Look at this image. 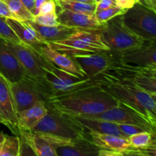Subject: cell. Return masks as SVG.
Returning a JSON list of instances; mask_svg holds the SVG:
<instances>
[{
  "instance_id": "obj_1",
  "label": "cell",
  "mask_w": 156,
  "mask_h": 156,
  "mask_svg": "<svg viewBox=\"0 0 156 156\" xmlns=\"http://www.w3.org/2000/svg\"><path fill=\"white\" fill-rule=\"evenodd\" d=\"M117 104L118 101L112 94L94 82L46 102L48 108L61 114L70 116L99 114L117 106Z\"/></svg>"
},
{
  "instance_id": "obj_2",
  "label": "cell",
  "mask_w": 156,
  "mask_h": 156,
  "mask_svg": "<svg viewBox=\"0 0 156 156\" xmlns=\"http://www.w3.org/2000/svg\"><path fill=\"white\" fill-rule=\"evenodd\" d=\"M31 131L41 135L57 148L72 146L80 140H88L86 130L66 115L50 108H48L47 114Z\"/></svg>"
},
{
  "instance_id": "obj_3",
  "label": "cell",
  "mask_w": 156,
  "mask_h": 156,
  "mask_svg": "<svg viewBox=\"0 0 156 156\" xmlns=\"http://www.w3.org/2000/svg\"><path fill=\"white\" fill-rule=\"evenodd\" d=\"M123 102L146 116L156 124V94L148 93L132 83L107 82L97 84Z\"/></svg>"
},
{
  "instance_id": "obj_4",
  "label": "cell",
  "mask_w": 156,
  "mask_h": 156,
  "mask_svg": "<svg viewBox=\"0 0 156 156\" xmlns=\"http://www.w3.org/2000/svg\"><path fill=\"white\" fill-rule=\"evenodd\" d=\"M93 82L94 81L89 78L81 79L57 68L49 62L45 67L44 78L38 82V85L46 103L53 98L73 92Z\"/></svg>"
},
{
  "instance_id": "obj_5",
  "label": "cell",
  "mask_w": 156,
  "mask_h": 156,
  "mask_svg": "<svg viewBox=\"0 0 156 156\" xmlns=\"http://www.w3.org/2000/svg\"><path fill=\"white\" fill-rule=\"evenodd\" d=\"M48 44L54 50L69 56L86 53H105L110 50L102 41L98 30L77 29L68 37L61 41L49 42Z\"/></svg>"
},
{
  "instance_id": "obj_6",
  "label": "cell",
  "mask_w": 156,
  "mask_h": 156,
  "mask_svg": "<svg viewBox=\"0 0 156 156\" xmlns=\"http://www.w3.org/2000/svg\"><path fill=\"white\" fill-rule=\"evenodd\" d=\"M100 34L102 41L110 50L117 53L141 47L146 41L125 25L123 15H117L107 21L100 30Z\"/></svg>"
},
{
  "instance_id": "obj_7",
  "label": "cell",
  "mask_w": 156,
  "mask_h": 156,
  "mask_svg": "<svg viewBox=\"0 0 156 156\" xmlns=\"http://www.w3.org/2000/svg\"><path fill=\"white\" fill-rule=\"evenodd\" d=\"M125 25L146 41H156V12L137 2L123 14Z\"/></svg>"
},
{
  "instance_id": "obj_8",
  "label": "cell",
  "mask_w": 156,
  "mask_h": 156,
  "mask_svg": "<svg viewBox=\"0 0 156 156\" xmlns=\"http://www.w3.org/2000/svg\"><path fill=\"white\" fill-rule=\"evenodd\" d=\"M88 140L101 149L99 156H144L143 149L133 147L128 139L112 134L87 131Z\"/></svg>"
},
{
  "instance_id": "obj_9",
  "label": "cell",
  "mask_w": 156,
  "mask_h": 156,
  "mask_svg": "<svg viewBox=\"0 0 156 156\" xmlns=\"http://www.w3.org/2000/svg\"><path fill=\"white\" fill-rule=\"evenodd\" d=\"M82 117L105 120L117 124L138 125L148 128L152 131H156V124H154L149 119L138 111L121 101H118L117 106L101 113Z\"/></svg>"
},
{
  "instance_id": "obj_10",
  "label": "cell",
  "mask_w": 156,
  "mask_h": 156,
  "mask_svg": "<svg viewBox=\"0 0 156 156\" xmlns=\"http://www.w3.org/2000/svg\"><path fill=\"white\" fill-rule=\"evenodd\" d=\"M5 43L21 64L26 75L38 82L42 81L48 61L39 52L24 44H12L7 41Z\"/></svg>"
},
{
  "instance_id": "obj_11",
  "label": "cell",
  "mask_w": 156,
  "mask_h": 156,
  "mask_svg": "<svg viewBox=\"0 0 156 156\" xmlns=\"http://www.w3.org/2000/svg\"><path fill=\"white\" fill-rule=\"evenodd\" d=\"M7 83L13 98L16 113L30 108L39 101L45 102L38 82L28 76L16 82L7 81Z\"/></svg>"
},
{
  "instance_id": "obj_12",
  "label": "cell",
  "mask_w": 156,
  "mask_h": 156,
  "mask_svg": "<svg viewBox=\"0 0 156 156\" xmlns=\"http://www.w3.org/2000/svg\"><path fill=\"white\" fill-rule=\"evenodd\" d=\"M122 63L136 67L156 69V41H146L141 47L117 53Z\"/></svg>"
},
{
  "instance_id": "obj_13",
  "label": "cell",
  "mask_w": 156,
  "mask_h": 156,
  "mask_svg": "<svg viewBox=\"0 0 156 156\" xmlns=\"http://www.w3.org/2000/svg\"><path fill=\"white\" fill-rule=\"evenodd\" d=\"M71 57L91 79L105 71L117 59L116 53L111 50L105 53L74 55Z\"/></svg>"
},
{
  "instance_id": "obj_14",
  "label": "cell",
  "mask_w": 156,
  "mask_h": 156,
  "mask_svg": "<svg viewBox=\"0 0 156 156\" xmlns=\"http://www.w3.org/2000/svg\"><path fill=\"white\" fill-rule=\"evenodd\" d=\"M0 117L1 123L9 130L19 136L20 131L17 121V113L15 104L8 85L7 81L0 75Z\"/></svg>"
},
{
  "instance_id": "obj_15",
  "label": "cell",
  "mask_w": 156,
  "mask_h": 156,
  "mask_svg": "<svg viewBox=\"0 0 156 156\" xmlns=\"http://www.w3.org/2000/svg\"><path fill=\"white\" fill-rule=\"evenodd\" d=\"M56 18L59 24L76 29H90L100 30L104 25L96 19L94 14L76 12L56 8Z\"/></svg>"
},
{
  "instance_id": "obj_16",
  "label": "cell",
  "mask_w": 156,
  "mask_h": 156,
  "mask_svg": "<svg viewBox=\"0 0 156 156\" xmlns=\"http://www.w3.org/2000/svg\"><path fill=\"white\" fill-rule=\"evenodd\" d=\"M39 53L47 61L57 68L71 73L81 79L88 78L85 73L81 69L80 67L71 56L54 50L49 45L48 43H45L41 46Z\"/></svg>"
},
{
  "instance_id": "obj_17",
  "label": "cell",
  "mask_w": 156,
  "mask_h": 156,
  "mask_svg": "<svg viewBox=\"0 0 156 156\" xmlns=\"http://www.w3.org/2000/svg\"><path fill=\"white\" fill-rule=\"evenodd\" d=\"M0 75L9 82H16L26 75L17 58L6 45L5 41L0 38Z\"/></svg>"
},
{
  "instance_id": "obj_18",
  "label": "cell",
  "mask_w": 156,
  "mask_h": 156,
  "mask_svg": "<svg viewBox=\"0 0 156 156\" xmlns=\"http://www.w3.org/2000/svg\"><path fill=\"white\" fill-rule=\"evenodd\" d=\"M5 20L14 33L19 38L21 44L39 52L41 46L47 43L26 21H19L10 18H6Z\"/></svg>"
},
{
  "instance_id": "obj_19",
  "label": "cell",
  "mask_w": 156,
  "mask_h": 156,
  "mask_svg": "<svg viewBox=\"0 0 156 156\" xmlns=\"http://www.w3.org/2000/svg\"><path fill=\"white\" fill-rule=\"evenodd\" d=\"M48 111L44 101L36 102L30 108L17 113V121L19 131L32 130Z\"/></svg>"
},
{
  "instance_id": "obj_20",
  "label": "cell",
  "mask_w": 156,
  "mask_h": 156,
  "mask_svg": "<svg viewBox=\"0 0 156 156\" xmlns=\"http://www.w3.org/2000/svg\"><path fill=\"white\" fill-rule=\"evenodd\" d=\"M20 139L37 156H58L56 147L41 135L31 130L20 131Z\"/></svg>"
},
{
  "instance_id": "obj_21",
  "label": "cell",
  "mask_w": 156,
  "mask_h": 156,
  "mask_svg": "<svg viewBox=\"0 0 156 156\" xmlns=\"http://www.w3.org/2000/svg\"><path fill=\"white\" fill-rule=\"evenodd\" d=\"M66 116L73 120L75 123L83 128L85 130L92 131V132L100 133L112 134V135L120 136L126 138L121 133L120 129H119L118 125L117 123L98 120V119L88 118V117H82V116Z\"/></svg>"
},
{
  "instance_id": "obj_22",
  "label": "cell",
  "mask_w": 156,
  "mask_h": 156,
  "mask_svg": "<svg viewBox=\"0 0 156 156\" xmlns=\"http://www.w3.org/2000/svg\"><path fill=\"white\" fill-rule=\"evenodd\" d=\"M24 21L33 27L47 43L65 39L77 30L76 28L66 27L60 24L56 26H44L34 22L32 20Z\"/></svg>"
},
{
  "instance_id": "obj_23",
  "label": "cell",
  "mask_w": 156,
  "mask_h": 156,
  "mask_svg": "<svg viewBox=\"0 0 156 156\" xmlns=\"http://www.w3.org/2000/svg\"><path fill=\"white\" fill-rule=\"evenodd\" d=\"M101 149L89 140H80L72 146H60L56 149L58 156H99Z\"/></svg>"
},
{
  "instance_id": "obj_24",
  "label": "cell",
  "mask_w": 156,
  "mask_h": 156,
  "mask_svg": "<svg viewBox=\"0 0 156 156\" xmlns=\"http://www.w3.org/2000/svg\"><path fill=\"white\" fill-rule=\"evenodd\" d=\"M56 9H66L76 12L82 13L94 14L96 9V3H85L79 2L63 1V0H55Z\"/></svg>"
},
{
  "instance_id": "obj_25",
  "label": "cell",
  "mask_w": 156,
  "mask_h": 156,
  "mask_svg": "<svg viewBox=\"0 0 156 156\" xmlns=\"http://www.w3.org/2000/svg\"><path fill=\"white\" fill-rule=\"evenodd\" d=\"M9 8L14 18L19 21L32 20L34 15L26 9L21 0H2Z\"/></svg>"
},
{
  "instance_id": "obj_26",
  "label": "cell",
  "mask_w": 156,
  "mask_h": 156,
  "mask_svg": "<svg viewBox=\"0 0 156 156\" xmlns=\"http://www.w3.org/2000/svg\"><path fill=\"white\" fill-rule=\"evenodd\" d=\"M21 155V140L18 136H11L5 134L4 140L0 145V156Z\"/></svg>"
},
{
  "instance_id": "obj_27",
  "label": "cell",
  "mask_w": 156,
  "mask_h": 156,
  "mask_svg": "<svg viewBox=\"0 0 156 156\" xmlns=\"http://www.w3.org/2000/svg\"><path fill=\"white\" fill-rule=\"evenodd\" d=\"M129 144L138 149L156 146V133L142 132L128 137Z\"/></svg>"
},
{
  "instance_id": "obj_28",
  "label": "cell",
  "mask_w": 156,
  "mask_h": 156,
  "mask_svg": "<svg viewBox=\"0 0 156 156\" xmlns=\"http://www.w3.org/2000/svg\"><path fill=\"white\" fill-rule=\"evenodd\" d=\"M126 9H123L118 5H114L102 10L95 11L94 16L99 23L102 25H105V23L109 20L112 19L117 15H123L126 12Z\"/></svg>"
},
{
  "instance_id": "obj_29",
  "label": "cell",
  "mask_w": 156,
  "mask_h": 156,
  "mask_svg": "<svg viewBox=\"0 0 156 156\" xmlns=\"http://www.w3.org/2000/svg\"><path fill=\"white\" fill-rule=\"evenodd\" d=\"M0 38L12 44H21L19 38L7 24L5 18L1 16H0Z\"/></svg>"
},
{
  "instance_id": "obj_30",
  "label": "cell",
  "mask_w": 156,
  "mask_h": 156,
  "mask_svg": "<svg viewBox=\"0 0 156 156\" xmlns=\"http://www.w3.org/2000/svg\"><path fill=\"white\" fill-rule=\"evenodd\" d=\"M32 21L38 24L44 26H56L59 24L56 18V12H50L46 14H39L34 16Z\"/></svg>"
},
{
  "instance_id": "obj_31",
  "label": "cell",
  "mask_w": 156,
  "mask_h": 156,
  "mask_svg": "<svg viewBox=\"0 0 156 156\" xmlns=\"http://www.w3.org/2000/svg\"><path fill=\"white\" fill-rule=\"evenodd\" d=\"M118 125L119 129H120L122 133L123 134L126 138L128 139V137L130 136L134 135V134L139 133L142 132H151V133H156V131H152L149 129L143 126H138V125H133V124H117Z\"/></svg>"
},
{
  "instance_id": "obj_32",
  "label": "cell",
  "mask_w": 156,
  "mask_h": 156,
  "mask_svg": "<svg viewBox=\"0 0 156 156\" xmlns=\"http://www.w3.org/2000/svg\"><path fill=\"white\" fill-rule=\"evenodd\" d=\"M56 2L55 0H48L46 2H44L42 5L40 7L38 11V15L39 14H46L50 13V12H55L56 11Z\"/></svg>"
},
{
  "instance_id": "obj_33",
  "label": "cell",
  "mask_w": 156,
  "mask_h": 156,
  "mask_svg": "<svg viewBox=\"0 0 156 156\" xmlns=\"http://www.w3.org/2000/svg\"><path fill=\"white\" fill-rule=\"evenodd\" d=\"M114 5H117L115 0H100L98 2L96 3L95 11L102 10Z\"/></svg>"
},
{
  "instance_id": "obj_34",
  "label": "cell",
  "mask_w": 156,
  "mask_h": 156,
  "mask_svg": "<svg viewBox=\"0 0 156 156\" xmlns=\"http://www.w3.org/2000/svg\"><path fill=\"white\" fill-rule=\"evenodd\" d=\"M138 1L139 0H115L119 7L126 10L133 6L136 3L138 2Z\"/></svg>"
},
{
  "instance_id": "obj_35",
  "label": "cell",
  "mask_w": 156,
  "mask_h": 156,
  "mask_svg": "<svg viewBox=\"0 0 156 156\" xmlns=\"http://www.w3.org/2000/svg\"><path fill=\"white\" fill-rule=\"evenodd\" d=\"M0 16L5 18H14L12 14L11 13L10 11L9 10L8 6L6 5V4L2 1V0H0ZM14 19H15V18H14Z\"/></svg>"
},
{
  "instance_id": "obj_36",
  "label": "cell",
  "mask_w": 156,
  "mask_h": 156,
  "mask_svg": "<svg viewBox=\"0 0 156 156\" xmlns=\"http://www.w3.org/2000/svg\"><path fill=\"white\" fill-rule=\"evenodd\" d=\"M138 2L156 12V0H139Z\"/></svg>"
},
{
  "instance_id": "obj_37",
  "label": "cell",
  "mask_w": 156,
  "mask_h": 156,
  "mask_svg": "<svg viewBox=\"0 0 156 156\" xmlns=\"http://www.w3.org/2000/svg\"><path fill=\"white\" fill-rule=\"evenodd\" d=\"M26 9L34 16V6L35 0H21Z\"/></svg>"
},
{
  "instance_id": "obj_38",
  "label": "cell",
  "mask_w": 156,
  "mask_h": 156,
  "mask_svg": "<svg viewBox=\"0 0 156 156\" xmlns=\"http://www.w3.org/2000/svg\"><path fill=\"white\" fill-rule=\"evenodd\" d=\"M48 0H35V6H34V16L38 15V11H39L40 7L46 2Z\"/></svg>"
},
{
  "instance_id": "obj_39",
  "label": "cell",
  "mask_w": 156,
  "mask_h": 156,
  "mask_svg": "<svg viewBox=\"0 0 156 156\" xmlns=\"http://www.w3.org/2000/svg\"><path fill=\"white\" fill-rule=\"evenodd\" d=\"M63 1L79 2H85V3H95L94 0H63Z\"/></svg>"
},
{
  "instance_id": "obj_40",
  "label": "cell",
  "mask_w": 156,
  "mask_h": 156,
  "mask_svg": "<svg viewBox=\"0 0 156 156\" xmlns=\"http://www.w3.org/2000/svg\"><path fill=\"white\" fill-rule=\"evenodd\" d=\"M5 136V134L3 133L2 132H0V145L2 144V143L3 140H4Z\"/></svg>"
},
{
  "instance_id": "obj_41",
  "label": "cell",
  "mask_w": 156,
  "mask_h": 156,
  "mask_svg": "<svg viewBox=\"0 0 156 156\" xmlns=\"http://www.w3.org/2000/svg\"><path fill=\"white\" fill-rule=\"evenodd\" d=\"M94 2L97 3V2H98L100 1V0H94Z\"/></svg>"
},
{
  "instance_id": "obj_42",
  "label": "cell",
  "mask_w": 156,
  "mask_h": 156,
  "mask_svg": "<svg viewBox=\"0 0 156 156\" xmlns=\"http://www.w3.org/2000/svg\"><path fill=\"white\" fill-rule=\"evenodd\" d=\"M0 123H1V117H0Z\"/></svg>"
}]
</instances>
